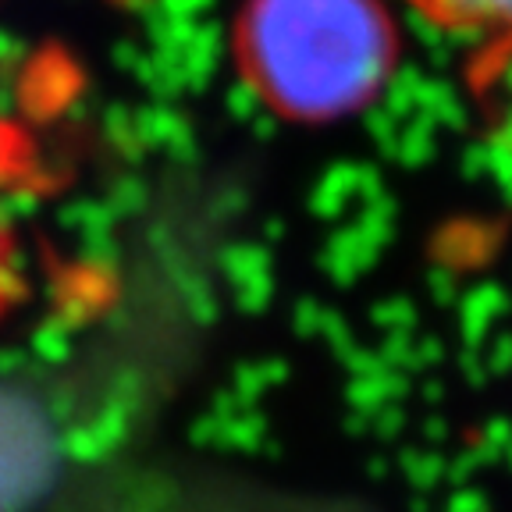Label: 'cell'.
<instances>
[{
	"label": "cell",
	"instance_id": "6da1fadb",
	"mask_svg": "<svg viewBox=\"0 0 512 512\" xmlns=\"http://www.w3.org/2000/svg\"><path fill=\"white\" fill-rule=\"evenodd\" d=\"M228 50L260 107L299 125L363 114L402 61L384 0H242Z\"/></svg>",
	"mask_w": 512,
	"mask_h": 512
},
{
	"label": "cell",
	"instance_id": "7a4b0ae2",
	"mask_svg": "<svg viewBox=\"0 0 512 512\" xmlns=\"http://www.w3.org/2000/svg\"><path fill=\"white\" fill-rule=\"evenodd\" d=\"M409 15L463 40L484 61H512V0H399Z\"/></svg>",
	"mask_w": 512,
	"mask_h": 512
},
{
	"label": "cell",
	"instance_id": "3957f363",
	"mask_svg": "<svg viewBox=\"0 0 512 512\" xmlns=\"http://www.w3.org/2000/svg\"><path fill=\"white\" fill-rule=\"evenodd\" d=\"M50 185H54V168L43 157L36 132L0 104V196L43 192Z\"/></svg>",
	"mask_w": 512,
	"mask_h": 512
},
{
	"label": "cell",
	"instance_id": "277c9868",
	"mask_svg": "<svg viewBox=\"0 0 512 512\" xmlns=\"http://www.w3.org/2000/svg\"><path fill=\"white\" fill-rule=\"evenodd\" d=\"M25 292H29V278H25L22 246H18L11 224L0 217V320L22 303Z\"/></svg>",
	"mask_w": 512,
	"mask_h": 512
}]
</instances>
